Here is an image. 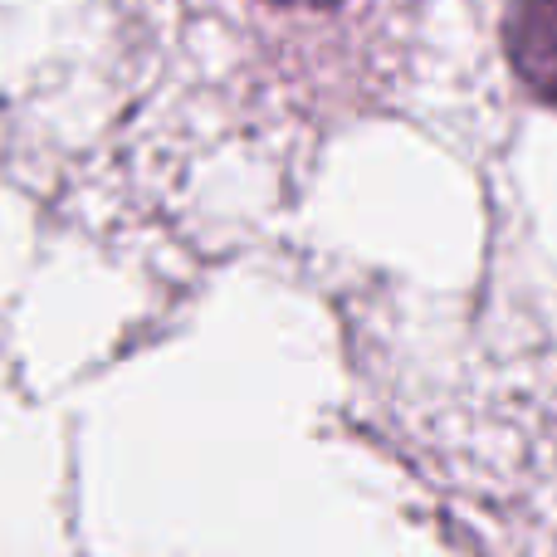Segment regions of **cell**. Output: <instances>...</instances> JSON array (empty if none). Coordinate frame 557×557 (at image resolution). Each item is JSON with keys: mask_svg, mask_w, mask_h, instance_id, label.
Returning <instances> with one entry per match:
<instances>
[{"mask_svg": "<svg viewBox=\"0 0 557 557\" xmlns=\"http://www.w3.org/2000/svg\"><path fill=\"white\" fill-rule=\"evenodd\" d=\"M504 45L523 84L557 108V0H519L504 25Z\"/></svg>", "mask_w": 557, "mask_h": 557, "instance_id": "obj_1", "label": "cell"}, {"mask_svg": "<svg viewBox=\"0 0 557 557\" xmlns=\"http://www.w3.org/2000/svg\"><path fill=\"white\" fill-rule=\"evenodd\" d=\"M274 5H337V0H274Z\"/></svg>", "mask_w": 557, "mask_h": 557, "instance_id": "obj_2", "label": "cell"}]
</instances>
